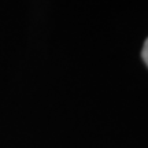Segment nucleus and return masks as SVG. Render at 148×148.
<instances>
[{
    "instance_id": "obj_1",
    "label": "nucleus",
    "mask_w": 148,
    "mask_h": 148,
    "mask_svg": "<svg viewBox=\"0 0 148 148\" xmlns=\"http://www.w3.org/2000/svg\"><path fill=\"white\" fill-rule=\"evenodd\" d=\"M141 56H143V60L145 62V64L148 66V38L145 40V42H144L143 51H141Z\"/></svg>"
}]
</instances>
